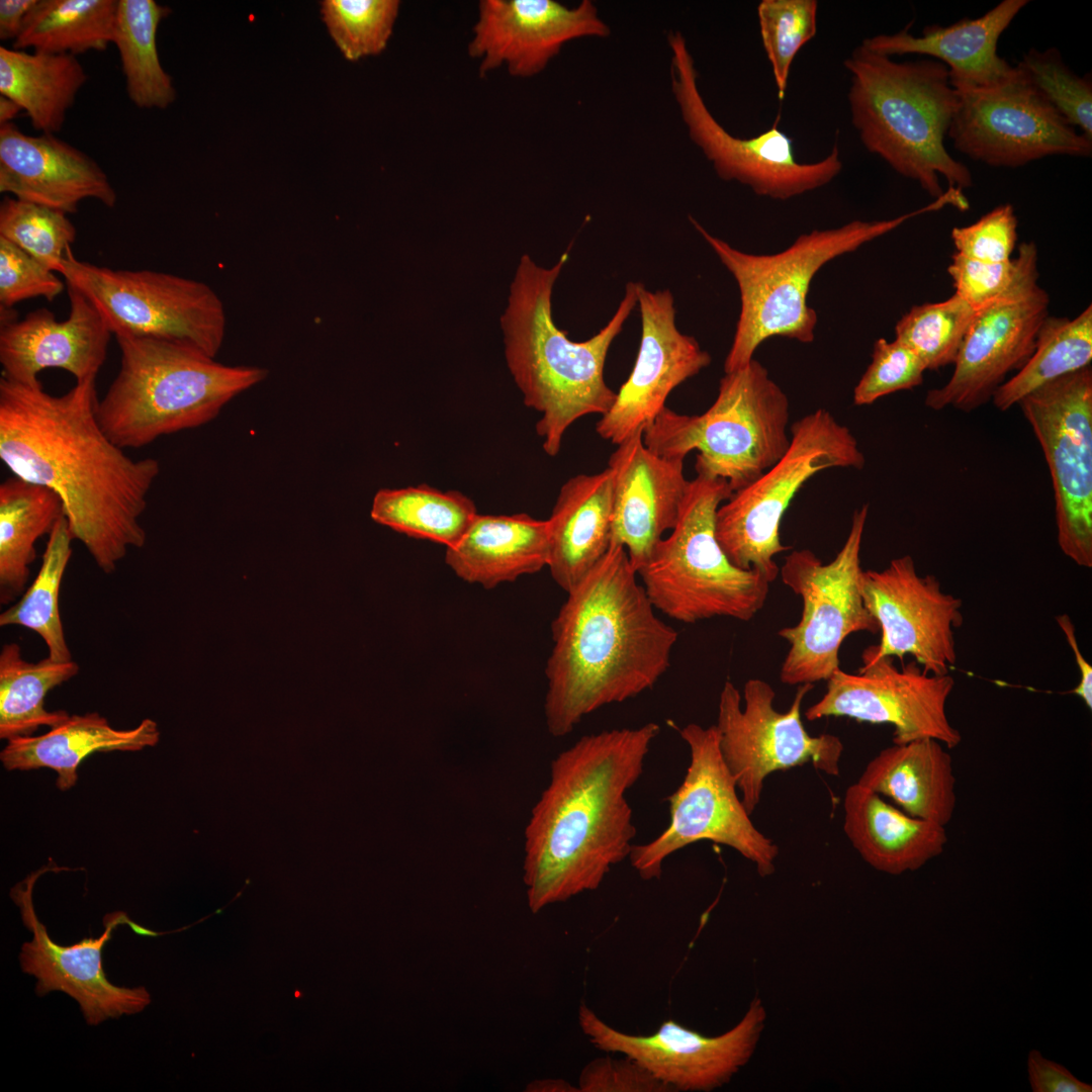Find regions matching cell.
Returning a JSON list of instances; mask_svg holds the SVG:
<instances>
[{"mask_svg": "<svg viewBox=\"0 0 1092 1092\" xmlns=\"http://www.w3.org/2000/svg\"><path fill=\"white\" fill-rule=\"evenodd\" d=\"M96 378L62 395L38 381L0 378V459L25 481L61 498L73 539L106 574L146 544L141 518L159 476L156 458L133 459L97 419Z\"/></svg>", "mask_w": 1092, "mask_h": 1092, "instance_id": "1", "label": "cell"}, {"mask_svg": "<svg viewBox=\"0 0 1092 1092\" xmlns=\"http://www.w3.org/2000/svg\"><path fill=\"white\" fill-rule=\"evenodd\" d=\"M654 722L580 737L550 764L524 833L523 881L538 913L597 890L636 835L627 792L643 772Z\"/></svg>", "mask_w": 1092, "mask_h": 1092, "instance_id": "2", "label": "cell"}, {"mask_svg": "<svg viewBox=\"0 0 1092 1092\" xmlns=\"http://www.w3.org/2000/svg\"><path fill=\"white\" fill-rule=\"evenodd\" d=\"M626 549L608 551L567 594L552 622L545 674L549 733L562 737L586 715L651 689L670 664L677 632L655 615Z\"/></svg>", "mask_w": 1092, "mask_h": 1092, "instance_id": "3", "label": "cell"}, {"mask_svg": "<svg viewBox=\"0 0 1092 1092\" xmlns=\"http://www.w3.org/2000/svg\"><path fill=\"white\" fill-rule=\"evenodd\" d=\"M569 249L551 267L538 266L522 256L500 317L508 368L525 405L541 417L536 432L549 456H556L564 434L578 419L604 416L616 392L606 383L605 363L613 341L637 304L636 282L625 294L608 324L583 342L571 341L552 316V291Z\"/></svg>", "mask_w": 1092, "mask_h": 1092, "instance_id": "4", "label": "cell"}, {"mask_svg": "<svg viewBox=\"0 0 1092 1092\" xmlns=\"http://www.w3.org/2000/svg\"><path fill=\"white\" fill-rule=\"evenodd\" d=\"M850 75L851 122L864 148L934 198L973 185L970 170L944 146L958 93L947 67L934 59L896 62L856 47L843 62Z\"/></svg>", "mask_w": 1092, "mask_h": 1092, "instance_id": "5", "label": "cell"}, {"mask_svg": "<svg viewBox=\"0 0 1092 1092\" xmlns=\"http://www.w3.org/2000/svg\"><path fill=\"white\" fill-rule=\"evenodd\" d=\"M115 338L120 368L96 413L102 430L122 449L141 448L212 421L268 373L257 366L222 364L181 342Z\"/></svg>", "mask_w": 1092, "mask_h": 1092, "instance_id": "6", "label": "cell"}, {"mask_svg": "<svg viewBox=\"0 0 1092 1092\" xmlns=\"http://www.w3.org/2000/svg\"><path fill=\"white\" fill-rule=\"evenodd\" d=\"M945 206L943 198L909 213L885 220H852L839 228L800 235L784 251L771 255L742 252L692 224L734 277L740 293V313L724 372L735 371L752 359L766 339L784 337L811 343L817 312L808 305L811 282L829 261L895 230L907 219Z\"/></svg>", "mask_w": 1092, "mask_h": 1092, "instance_id": "7", "label": "cell"}, {"mask_svg": "<svg viewBox=\"0 0 1092 1092\" xmlns=\"http://www.w3.org/2000/svg\"><path fill=\"white\" fill-rule=\"evenodd\" d=\"M790 402L754 358L721 378L713 404L702 415L665 406L644 430L648 449L684 459L693 450L697 474L725 479L734 492L750 484L786 453Z\"/></svg>", "mask_w": 1092, "mask_h": 1092, "instance_id": "8", "label": "cell"}, {"mask_svg": "<svg viewBox=\"0 0 1092 1092\" xmlns=\"http://www.w3.org/2000/svg\"><path fill=\"white\" fill-rule=\"evenodd\" d=\"M733 491L722 478L697 474L671 533L654 547L637 574L653 607L693 624L715 617L751 620L764 606L770 582L734 566L715 532L716 513Z\"/></svg>", "mask_w": 1092, "mask_h": 1092, "instance_id": "9", "label": "cell"}, {"mask_svg": "<svg viewBox=\"0 0 1092 1092\" xmlns=\"http://www.w3.org/2000/svg\"><path fill=\"white\" fill-rule=\"evenodd\" d=\"M784 456L717 510L716 538L730 560L770 583L779 575L775 556L790 549L780 527L792 499L816 473L830 468L861 469L864 456L850 430L824 408L796 421Z\"/></svg>", "mask_w": 1092, "mask_h": 1092, "instance_id": "10", "label": "cell"}, {"mask_svg": "<svg viewBox=\"0 0 1092 1092\" xmlns=\"http://www.w3.org/2000/svg\"><path fill=\"white\" fill-rule=\"evenodd\" d=\"M869 505L852 516L845 542L834 559L824 564L811 550H793L779 574L802 600L797 625L779 630L790 644L780 679L789 686L827 680L839 666V649L857 632L877 633L879 625L860 593V549Z\"/></svg>", "mask_w": 1092, "mask_h": 1092, "instance_id": "11", "label": "cell"}, {"mask_svg": "<svg viewBox=\"0 0 1092 1092\" xmlns=\"http://www.w3.org/2000/svg\"><path fill=\"white\" fill-rule=\"evenodd\" d=\"M61 275L98 310L112 335L176 341L215 357L222 346L223 303L204 282L153 270H122L77 259Z\"/></svg>", "mask_w": 1092, "mask_h": 1092, "instance_id": "12", "label": "cell"}, {"mask_svg": "<svg viewBox=\"0 0 1092 1092\" xmlns=\"http://www.w3.org/2000/svg\"><path fill=\"white\" fill-rule=\"evenodd\" d=\"M691 760L679 787L668 796L669 824L653 840L633 844L628 858L639 877L659 879L670 854L701 840L731 847L755 864L760 877L776 869L778 845L750 819L719 748L716 725L677 729Z\"/></svg>", "mask_w": 1092, "mask_h": 1092, "instance_id": "13", "label": "cell"}, {"mask_svg": "<svg viewBox=\"0 0 1092 1092\" xmlns=\"http://www.w3.org/2000/svg\"><path fill=\"white\" fill-rule=\"evenodd\" d=\"M813 687L800 685L791 707L780 712L774 706L776 692L763 679H748L743 697L730 680L723 685L716 724L719 748L750 815L760 802L765 779L776 771L812 764L828 776L839 775L844 748L840 738L810 735L802 721V703Z\"/></svg>", "mask_w": 1092, "mask_h": 1092, "instance_id": "14", "label": "cell"}, {"mask_svg": "<svg viewBox=\"0 0 1092 1092\" xmlns=\"http://www.w3.org/2000/svg\"><path fill=\"white\" fill-rule=\"evenodd\" d=\"M669 77L674 100L691 141L725 181L755 194L788 200L830 183L842 170L837 144L822 160L800 163L793 140L777 124L752 138H738L718 122L698 86V72L680 31L667 34Z\"/></svg>", "mask_w": 1092, "mask_h": 1092, "instance_id": "15", "label": "cell"}, {"mask_svg": "<svg viewBox=\"0 0 1092 1092\" xmlns=\"http://www.w3.org/2000/svg\"><path fill=\"white\" fill-rule=\"evenodd\" d=\"M1017 404L1050 470L1058 544L1077 565L1091 568V365L1040 386Z\"/></svg>", "mask_w": 1092, "mask_h": 1092, "instance_id": "16", "label": "cell"}, {"mask_svg": "<svg viewBox=\"0 0 1092 1092\" xmlns=\"http://www.w3.org/2000/svg\"><path fill=\"white\" fill-rule=\"evenodd\" d=\"M1017 254L1021 260L1017 277L1003 294L977 309L950 378L927 392V407L970 413L991 400L1007 374L1018 371L1031 356L1049 315L1050 296L1037 283L1035 244H1021Z\"/></svg>", "mask_w": 1092, "mask_h": 1092, "instance_id": "17", "label": "cell"}, {"mask_svg": "<svg viewBox=\"0 0 1092 1092\" xmlns=\"http://www.w3.org/2000/svg\"><path fill=\"white\" fill-rule=\"evenodd\" d=\"M1017 70L1013 78L991 87L956 90L958 105L947 132L954 148L992 167L1016 168L1057 155L1090 157L1092 140Z\"/></svg>", "mask_w": 1092, "mask_h": 1092, "instance_id": "18", "label": "cell"}, {"mask_svg": "<svg viewBox=\"0 0 1092 1092\" xmlns=\"http://www.w3.org/2000/svg\"><path fill=\"white\" fill-rule=\"evenodd\" d=\"M857 673L837 669L826 681L822 698L805 711V718L847 717L894 727L893 743L933 738L946 748L962 741L961 732L946 715L953 690L949 674L924 672L915 661L898 669L893 657L877 658L867 649Z\"/></svg>", "mask_w": 1092, "mask_h": 1092, "instance_id": "19", "label": "cell"}, {"mask_svg": "<svg viewBox=\"0 0 1092 1092\" xmlns=\"http://www.w3.org/2000/svg\"><path fill=\"white\" fill-rule=\"evenodd\" d=\"M766 1019L754 998L742 1019L728 1031L706 1036L669 1019L649 1035L620 1031L583 1002L578 1023L598 1050L629 1057L673 1092H708L727 1084L752 1057Z\"/></svg>", "mask_w": 1092, "mask_h": 1092, "instance_id": "20", "label": "cell"}, {"mask_svg": "<svg viewBox=\"0 0 1092 1092\" xmlns=\"http://www.w3.org/2000/svg\"><path fill=\"white\" fill-rule=\"evenodd\" d=\"M860 593L881 632L875 657L910 655L931 674L949 673L957 661L954 629L963 624L962 600L941 589L936 576H921L910 555L883 570H862Z\"/></svg>", "mask_w": 1092, "mask_h": 1092, "instance_id": "21", "label": "cell"}, {"mask_svg": "<svg viewBox=\"0 0 1092 1092\" xmlns=\"http://www.w3.org/2000/svg\"><path fill=\"white\" fill-rule=\"evenodd\" d=\"M641 340L633 369L611 408L596 425L599 436L619 445L643 434L665 407L669 393L709 366L711 356L678 331L670 290H647L636 282Z\"/></svg>", "mask_w": 1092, "mask_h": 1092, "instance_id": "22", "label": "cell"}, {"mask_svg": "<svg viewBox=\"0 0 1092 1092\" xmlns=\"http://www.w3.org/2000/svg\"><path fill=\"white\" fill-rule=\"evenodd\" d=\"M37 877L38 873L30 876L11 892L24 925L32 933V939L21 946L19 961L22 971L35 977L36 994L65 992L79 1003L90 1025L143 1011L151 1003L150 993L144 987L111 984L103 971L102 949L113 929L123 923L136 934L156 933L130 921L124 912H114L104 917L105 929L99 937L84 938L70 946L60 945L52 940L34 911L31 893Z\"/></svg>", "mask_w": 1092, "mask_h": 1092, "instance_id": "23", "label": "cell"}, {"mask_svg": "<svg viewBox=\"0 0 1092 1092\" xmlns=\"http://www.w3.org/2000/svg\"><path fill=\"white\" fill-rule=\"evenodd\" d=\"M472 31L468 54L480 60V76L506 66L519 78L541 73L571 40L611 33L590 0L574 7L553 0H482Z\"/></svg>", "mask_w": 1092, "mask_h": 1092, "instance_id": "24", "label": "cell"}, {"mask_svg": "<svg viewBox=\"0 0 1092 1092\" xmlns=\"http://www.w3.org/2000/svg\"><path fill=\"white\" fill-rule=\"evenodd\" d=\"M608 467L612 472L611 542L626 549L638 572L677 521L690 482L684 475V459L655 454L644 444L643 434H637L617 445Z\"/></svg>", "mask_w": 1092, "mask_h": 1092, "instance_id": "25", "label": "cell"}, {"mask_svg": "<svg viewBox=\"0 0 1092 1092\" xmlns=\"http://www.w3.org/2000/svg\"><path fill=\"white\" fill-rule=\"evenodd\" d=\"M70 311L64 321L48 308L22 320L1 322L2 377L32 383L49 368L71 373L76 382L96 378L112 336L96 307L78 290L67 286Z\"/></svg>", "mask_w": 1092, "mask_h": 1092, "instance_id": "26", "label": "cell"}, {"mask_svg": "<svg viewBox=\"0 0 1092 1092\" xmlns=\"http://www.w3.org/2000/svg\"><path fill=\"white\" fill-rule=\"evenodd\" d=\"M0 192L67 214L85 199L109 208L117 201L94 159L53 133L27 134L12 122L0 125Z\"/></svg>", "mask_w": 1092, "mask_h": 1092, "instance_id": "27", "label": "cell"}, {"mask_svg": "<svg viewBox=\"0 0 1092 1092\" xmlns=\"http://www.w3.org/2000/svg\"><path fill=\"white\" fill-rule=\"evenodd\" d=\"M1027 3L1004 0L978 18L926 26L919 36L905 27L897 33L867 37L861 44L888 57L917 54L939 61L947 67L956 90L991 87L1018 72L998 55L997 47L1001 34Z\"/></svg>", "mask_w": 1092, "mask_h": 1092, "instance_id": "28", "label": "cell"}, {"mask_svg": "<svg viewBox=\"0 0 1092 1092\" xmlns=\"http://www.w3.org/2000/svg\"><path fill=\"white\" fill-rule=\"evenodd\" d=\"M843 831L861 858L877 871L900 875L940 855L945 826L912 817L878 793L855 783L843 798Z\"/></svg>", "mask_w": 1092, "mask_h": 1092, "instance_id": "29", "label": "cell"}, {"mask_svg": "<svg viewBox=\"0 0 1092 1092\" xmlns=\"http://www.w3.org/2000/svg\"><path fill=\"white\" fill-rule=\"evenodd\" d=\"M612 472L570 477L560 488L549 519L548 567L566 593L575 587L609 549L612 531Z\"/></svg>", "mask_w": 1092, "mask_h": 1092, "instance_id": "30", "label": "cell"}, {"mask_svg": "<svg viewBox=\"0 0 1092 1092\" xmlns=\"http://www.w3.org/2000/svg\"><path fill=\"white\" fill-rule=\"evenodd\" d=\"M549 548L547 520L477 514L460 541L446 548L445 562L462 580L489 589L540 571Z\"/></svg>", "mask_w": 1092, "mask_h": 1092, "instance_id": "31", "label": "cell"}, {"mask_svg": "<svg viewBox=\"0 0 1092 1092\" xmlns=\"http://www.w3.org/2000/svg\"><path fill=\"white\" fill-rule=\"evenodd\" d=\"M891 799L908 815L946 826L956 806V777L946 747L920 738L882 749L866 765L857 782Z\"/></svg>", "mask_w": 1092, "mask_h": 1092, "instance_id": "32", "label": "cell"}, {"mask_svg": "<svg viewBox=\"0 0 1092 1092\" xmlns=\"http://www.w3.org/2000/svg\"><path fill=\"white\" fill-rule=\"evenodd\" d=\"M160 739L158 724L144 719L130 729H116L98 713L69 715L62 723L38 736L7 740L0 758L8 770L54 769L57 787L69 790L77 782L80 763L94 752L138 751L155 746Z\"/></svg>", "mask_w": 1092, "mask_h": 1092, "instance_id": "33", "label": "cell"}, {"mask_svg": "<svg viewBox=\"0 0 1092 1092\" xmlns=\"http://www.w3.org/2000/svg\"><path fill=\"white\" fill-rule=\"evenodd\" d=\"M88 75L77 57L0 47V94L41 133L60 131Z\"/></svg>", "mask_w": 1092, "mask_h": 1092, "instance_id": "34", "label": "cell"}, {"mask_svg": "<svg viewBox=\"0 0 1092 1092\" xmlns=\"http://www.w3.org/2000/svg\"><path fill=\"white\" fill-rule=\"evenodd\" d=\"M50 488L12 476L0 484V603L22 596L35 559V543L64 516Z\"/></svg>", "mask_w": 1092, "mask_h": 1092, "instance_id": "35", "label": "cell"}, {"mask_svg": "<svg viewBox=\"0 0 1092 1092\" xmlns=\"http://www.w3.org/2000/svg\"><path fill=\"white\" fill-rule=\"evenodd\" d=\"M115 44L129 100L141 109L168 108L176 100L171 76L163 68L157 33L171 9L155 0H117Z\"/></svg>", "mask_w": 1092, "mask_h": 1092, "instance_id": "36", "label": "cell"}, {"mask_svg": "<svg viewBox=\"0 0 1092 1092\" xmlns=\"http://www.w3.org/2000/svg\"><path fill=\"white\" fill-rule=\"evenodd\" d=\"M79 672L76 661L50 656L27 661L20 645L4 644L0 652V737L30 736L39 727H55L69 717L66 711H48V693Z\"/></svg>", "mask_w": 1092, "mask_h": 1092, "instance_id": "37", "label": "cell"}, {"mask_svg": "<svg viewBox=\"0 0 1092 1092\" xmlns=\"http://www.w3.org/2000/svg\"><path fill=\"white\" fill-rule=\"evenodd\" d=\"M370 516L398 533L449 548L463 537L477 510L461 491H443L423 483L378 490Z\"/></svg>", "mask_w": 1092, "mask_h": 1092, "instance_id": "38", "label": "cell"}, {"mask_svg": "<svg viewBox=\"0 0 1092 1092\" xmlns=\"http://www.w3.org/2000/svg\"><path fill=\"white\" fill-rule=\"evenodd\" d=\"M116 0H38L13 49L77 57L112 43Z\"/></svg>", "mask_w": 1092, "mask_h": 1092, "instance_id": "39", "label": "cell"}, {"mask_svg": "<svg viewBox=\"0 0 1092 1092\" xmlns=\"http://www.w3.org/2000/svg\"><path fill=\"white\" fill-rule=\"evenodd\" d=\"M1092 360V305L1074 318L1048 315L1033 352L1014 376L993 394L996 408L1005 412L1025 395L1065 375L1090 366Z\"/></svg>", "mask_w": 1092, "mask_h": 1092, "instance_id": "40", "label": "cell"}, {"mask_svg": "<svg viewBox=\"0 0 1092 1092\" xmlns=\"http://www.w3.org/2000/svg\"><path fill=\"white\" fill-rule=\"evenodd\" d=\"M73 536L62 516L52 532L36 577L20 600L0 615V626H21L40 636L49 656L56 661L72 660L59 609L62 580L72 556Z\"/></svg>", "mask_w": 1092, "mask_h": 1092, "instance_id": "41", "label": "cell"}, {"mask_svg": "<svg viewBox=\"0 0 1092 1092\" xmlns=\"http://www.w3.org/2000/svg\"><path fill=\"white\" fill-rule=\"evenodd\" d=\"M977 309L956 293L939 302L912 306L895 327L896 340L909 347L926 370L954 364Z\"/></svg>", "mask_w": 1092, "mask_h": 1092, "instance_id": "42", "label": "cell"}, {"mask_svg": "<svg viewBox=\"0 0 1092 1092\" xmlns=\"http://www.w3.org/2000/svg\"><path fill=\"white\" fill-rule=\"evenodd\" d=\"M67 215L61 210L7 196L0 203V237L47 268L61 273L77 235Z\"/></svg>", "mask_w": 1092, "mask_h": 1092, "instance_id": "43", "label": "cell"}, {"mask_svg": "<svg viewBox=\"0 0 1092 1092\" xmlns=\"http://www.w3.org/2000/svg\"><path fill=\"white\" fill-rule=\"evenodd\" d=\"M399 6L397 0H325L321 13L340 52L355 62L386 48Z\"/></svg>", "mask_w": 1092, "mask_h": 1092, "instance_id": "44", "label": "cell"}, {"mask_svg": "<svg viewBox=\"0 0 1092 1092\" xmlns=\"http://www.w3.org/2000/svg\"><path fill=\"white\" fill-rule=\"evenodd\" d=\"M816 0H762L757 6L760 36L783 100L792 63L817 32Z\"/></svg>", "mask_w": 1092, "mask_h": 1092, "instance_id": "45", "label": "cell"}, {"mask_svg": "<svg viewBox=\"0 0 1092 1092\" xmlns=\"http://www.w3.org/2000/svg\"><path fill=\"white\" fill-rule=\"evenodd\" d=\"M1029 84L1075 128L1092 140V83L1075 74L1055 49L1029 50L1017 64Z\"/></svg>", "mask_w": 1092, "mask_h": 1092, "instance_id": "46", "label": "cell"}, {"mask_svg": "<svg viewBox=\"0 0 1092 1092\" xmlns=\"http://www.w3.org/2000/svg\"><path fill=\"white\" fill-rule=\"evenodd\" d=\"M926 371L921 359L906 345L879 339L874 344L872 362L853 390L856 405L872 404L890 393L912 389L923 382Z\"/></svg>", "mask_w": 1092, "mask_h": 1092, "instance_id": "47", "label": "cell"}, {"mask_svg": "<svg viewBox=\"0 0 1092 1092\" xmlns=\"http://www.w3.org/2000/svg\"><path fill=\"white\" fill-rule=\"evenodd\" d=\"M65 283L22 249L0 237V309H12L19 301L43 297L54 300Z\"/></svg>", "mask_w": 1092, "mask_h": 1092, "instance_id": "48", "label": "cell"}, {"mask_svg": "<svg viewBox=\"0 0 1092 1092\" xmlns=\"http://www.w3.org/2000/svg\"><path fill=\"white\" fill-rule=\"evenodd\" d=\"M1017 217L1011 204L996 206L977 221L951 230L957 253L983 262L1010 260L1017 241Z\"/></svg>", "mask_w": 1092, "mask_h": 1092, "instance_id": "49", "label": "cell"}, {"mask_svg": "<svg viewBox=\"0 0 1092 1092\" xmlns=\"http://www.w3.org/2000/svg\"><path fill=\"white\" fill-rule=\"evenodd\" d=\"M1020 256L1004 262H983L954 253L947 267L954 293L979 309L1013 283L1020 269Z\"/></svg>", "mask_w": 1092, "mask_h": 1092, "instance_id": "50", "label": "cell"}, {"mask_svg": "<svg viewBox=\"0 0 1092 1092\" xmlns=\"http://www.w3.org/2000/svg\"><path fill=\"white\" fill-rule=\"evenodd\" d=\"M579 1092H673L635 1060L599 1057L578 1077Z\"/></svg>", "mask_w": 1092, "mask_h": 1092, "instance_id": "51", "label": "cell"}, {"mask_svg": "<svg viewBox=\"0 0 1092 1092\" xmlns=\"http://www.w3.org/2000/svg\"><path fill=\"white\" fill-rule=\"evenodd\" d=\"M1028 1079L1033 1092H1091L1092 1085L1076 1078L1064 1066L1050 1061L1037 1050L1027 1058Z\"/></svg>", "mask_w": 1092, "mask_h": 1092, "instance_id": "52", "label": "cell"}, {"mask_svg": "<svg viewBox=\"0 0 1092 1092\" xmlns=\"http://www.w3.org/2000/svg\"><path fill=\"white\" fill-rule=\"evenodd\" d=\"M1056 621L1065 634L1067 642L1074 653L1076 664L1079 669L1080 679L1079 684L1075 687L1071 693L1077 695L1085 703L1086 707L1092 709V666L1084 658L1077 641L1075 626L1071 618L1067 614H1062L1056 617Z\"/></svg>", "mask_w": 1092, "mask_h": 1092, "instance_id": "53", "label": "cell"}, {"mask_svg": "<svg viewBox=\"0 0 1092 1092\" xmlns=\"http://www.w3.org/2000/svg\"><path fill=\"white\" fill-rule=\"evenodd\" d=\"M38 0H1L0 1V38L13 39L22 32L26 19Z\"/></svg>", "mask_w": 1092, "mask_h": 1092, "instance_id": "54", "label": "cell"}, {"mask_svg": "<svg viewBox=\"0 0 1092 1092\" xmlns=\"http://www.w3.org/2000/svg\"><path fill=\"white\" fill-rule=\"evenodd\" d=\"M525 1091L527 1092H579L578 1087L571 1085L563 1079H543L530 1082Z\"/></svg>", "mask_w": 1092, "mask_h": 1092, "instance_id": "55", "label": "cell"}, {"mask_svg": "<svg viewBox=\"0 0 1092 1092\" xmlns=\"http://www.w3.org/2000/svg\"><path fill=\"white\" fill-rule=\"evenodd\" d=\"M21 107L10 98L0 97V125L11 122L21 111Z\"/></svg>", "mask_w": 1092, "mask_h": 1092, "instance_id": "56", "label": "cell"}]
</instances>
